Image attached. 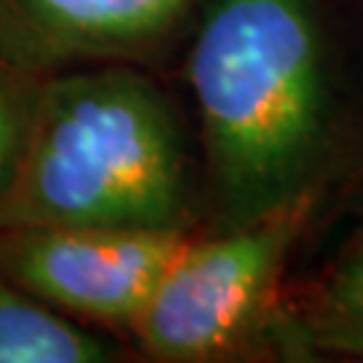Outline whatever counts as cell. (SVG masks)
Segmentation results:
<instances>
[{"instance_id":"6da1fadb","label":"cell","mask_w":363,"mask_h":363,"mask_svg":"<svg viewBox=\"0 0 363 363\" xmlns=\"http://www.w3.org/2000/svg\"><path fill=\"white\" fill-rule=\"evenodd\" d=\"M186 73L210 196L226 229L315 196L328 145L315 0H208Z\"/></svg>"},{"instance_id":"7a4b0ae2","label":"cell","mask_w":363,"mask_h":363,"mask_svg":"<svg viewBox=\"0 0 363 363\" xmlns=\"http://www.w3.org/2000/svg\"><path fill=\"white\" fill-rule=\"evenodd\" d=\"M191 181L164 91L124 62L40 76L0 229H189Z\"/></svg>"},{"instance_id":"3957f363","label":"cell","mask_w":363,"mask_h":363,"mask_svg":"<svg viewBox=\"0 0 363 363\" xmlns=\"http://www.w3.org/2000/svg\"><path fill=\"white\" fill-rule=\"evenodd\" d=\"M312 208L307 196L218 237H191L132 325L140 352L162 363H208L269 339L288 256Z\"/></svg>"},{"instance_id":"277c9868","label":"cell","mask_w":363,"mask_h":363,"mask_svg":"<svg viewBox=\"0 0 363 363\" xmlns=\"http://www.w3.org/2000/svg\"><path fill=\"white\" fill-rule=\"evenodd\" d=\"M189 240V229H0V272L73 320L132 331Z\"/></svg>"},{"instance_id":"5b68a950","label":"cell","mask_w":363,"mask_h":363,"mask_svg":"<svg viewBox=\"0 0 363 363\" xmlns=\"http://www.w3.org/2000/svg\"><path fill=\"white\" fill-rule=\"evenodd\" d=\"M196 0H0V57L30 76L143 57Z\"/></svg>"},{"instance_id":"8992f818","label":"cell","mask_w":363,"mask_h":363,"mask_svg":"<svg viewBox=\"0 0 363 363\" xmlns=\"http://www.w3.org/2000/svg\"><path fill=\"white\" fill-rule=\"evenodd\" d=\"M269 342L291 358L312 352L363 361V229L296 304L280 307Z\"/></svg>"},{"instance_id":"52a82bcc","label":"cell","mask_w":363,"mask_h":363,"mask_svg":"<svg viewBox=\"0 0 363 363\" xmlns=\"http://www.w3.org/2000/svg\"><path fill=\"white\" fill-rule=\"evenodd\" d=\"M118 347L0 272V363H108Z\"/></svg>"},{"instance_id":"ba28073f","label":"cell","mask_w":363,"mask_h":363,"mask_svg":"<svg viewBox=\"0 0 363 363\" xmlns=\"http://www.w3.org/2000/svg\"><path fill=\"white\" fill-rule=\"evenodd\" d=\"M38 84L40 76H30L0 57V213L22 167Z\"/></svg>"}]
</instances>
